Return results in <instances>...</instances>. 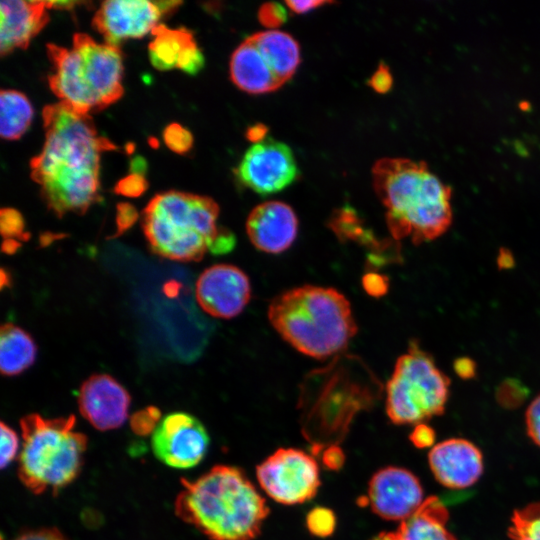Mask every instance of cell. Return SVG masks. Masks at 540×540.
<instances>
[{"instance_id": "cell-1", "label": "cell", "mask_w": 540, "mask_h": 540, "mask_svg": "<svg viewBox=\"0 0 540 540\" xmlns=\"http://www.w3.org/2000/svg\"><path fill=\"white\" fill-rule=\"evenodd\" d=\"M42 116L45 141L30 161L31 178L56 216L84 214L100 199L101 153L116 146L98 134L90 115L65 102L45 106Z\"/></svg>"}, {"instance_id": "cell-8", "label": "cell", "mask_w": 540, "mask_h": 540, "mask_svg": "<svg viewBox=\"0 0 540 540\" xmlns=\"http://www.w3.org/2000/svg\"><path fill=\"white\" fill-rule=\"evenodd\" d=\"M381 390V383L359 357L339 354L327 366L311 371L302 383L305 425L320 422L345 431L353 416L373 404Z\"/></svg>"}, {"instance_id": "cell-46", "label": "cell", "mask_w": 540, "mask_h": 540, "mask_svg": "<svg viewBox=\"0 0 540 540\" xmlns=\"http://www.w3.org/2000/svg\"><path fill=\"white\" fill-rule=\"evenodd\" d=\"M497 266L500 270L511 269L515 265V259L512 252L507 248H501L497 255Z\"/></svg>"}, {"instance_id": "cell-29", "label": "cell", "mask_w": 540, "mask_h": 540, "mask_svg": "<svg viewBox=\"0 0 540 540\" xmlns=\"http://www.w3.org/2000/svg\"><path fill=\"white\" fill-rule=\"evenodd\" d=\"M163 140L171 151L178 154L188 152L193 145L191 132L178 123H171L164 129Z\"/></svg>"}, {"instance_id": "cell-41", "label": "cell", "mask_w": 540, "mask_h": 540, "mask_svg": "<svg viewBox=\"0 0 540 540\" xmlns=\"http://www.w3.org/2000/svg\"><path fill=\"white\" fill-rule=\"evenodd\" d=\"M13 540H67L56 528H42L22 533Z\"/></svg>"}, {"instance_id": "cell-45", "label": "cell", "mask_w": 540, "mask_h": 540, "mask_svg": "<svg viewBox=\"0 0 540 540\" xmlns=\"http://www.w3.org/2000/svg\"><path fill=\"white\" fill-rule=\"evenodd\" d=\"M268 128L261 123L250 126L246 131V138L253 144L266 139Z\"/></svg>"}, {"instance_id": "cell-50", "label": "cell", "mask_w": 540, "mask_h": 540, "mask_svg": "<svg viewBox=\"0 0 540 540\" xmlns=\"http://www.w3.org/2000/svg\"><path fill=\"white\" fill-rule=\"evenodd\" d=\"M371 540H392L391 532H384L374 537Z\"/></svg>"}, {"instance_id": "cell-36", "label": "cell", "mask_w": 540, "mask_h": 540, "mask_svg": "<svg viewBox=\"0 0 540 540\" xmlns=\"http://www.w3.org/2000/svg\"><path fill=\"white\" fill-rule=\"evenodd\" d=\"M205 64L204 56L197 44L189 46L181 55L177 68L187 74L195 75L203 68Z\"/></svg>"}, {"instance_id": "cell-14", "label": "cell", "mask_w": 540, "mask_h": 540, "mask_svg": "<svg viewBox=\"0 0 540 540\" xmlns=\"http://www.w3.org/2000/svg\"><path fill=\"white\" fill-rule=\"evenodd\" d=\"M424 500L418 478L404 468L385 467L370 479L368 501L383 519L402 522L415 513Z\"/></svg>"}, {"instance_id": "cell-11", "label": "cell", "mask_w": 540, "mask_h": 540, "mask_svg": "<svg viewBox=\"0 0 540 540\" xmlns=\"http://www.w3.org/2000/svg\"><path fill=\"white\" fill-rule=\"evenodd\" d=\"M235 173L241 184L258 194L268 195L292 184L298 176V168L288 145L266 138L247 149Z\"/></svg>"}, {"instance_id": "cell-22", "label": "cell", "mask_w": 540, "mask_h": 540, "mask_svg": "<svg viewBox=\"0 0 540 540\" xmlns=\"http://www.w3.org/2000/svg\"><path fill=\"white\" fill-rule=\"evenodd\" d=\"M248 39L282 84L294 75L300 64V47L290 34L265 30L250 35Z\"/></svg>"}, {"instance_id": "cell-33", "label": "cell", "mask_w": 540, "mask_h": 540, "mask_svg": "<svg viewBox=\"0 0 540 540\" xmlns=\"http://www.w3.org/2000/svg\"><path fill=\"white\" fill-rule=\"evenodd\" d=\"M257 17L259 22L268 28V30H276L286 22L288 18L287 9L280 3L267 2L261 5L258 10Z\"/></svg>"}, {"instance_id": "cell-42", "label": "cell", "mask_w": 540, "mask_h": 540, "mask_svg": "<svg viewBox=\"0 0 540 540\" xmlns=\"http://www.w3.org/2000/svg\"><path fill=\"white\" fill-rule=\"evenodd\" d=\"M453 369L457 376L467 380L475 377L477 366L473 359L463 356L455 359Z\"/></svg>"}, {"instance_id": "cell-23", "label": "cell", "mask_w": 540, "mask_h": 540, "mask_svg": "<svg viewBox=\"0 0 540 540\" xmlns=\"http://www.w3.org/2000/svg\"><path fill=\"white\" fill-rule=\"evenodd\" d=\"M33 338L22 328L6 323L0 331V369L5 376H15L28 369L36 359Z\"/></svg>"}, {"instance_id": "cell-7", "label": "cell", "mask_w": 540, "mask_h": 540, "mask_svg": "<svg viewBox=\"0 0 540 540\" xmlns=\"http://www.w3.org/2000/svg\"><path fill=\"white\" fill-rule=\"evenodd\" d=\"M75 424L74 415L44 418L32 413L21 418L18 476L34 494L51 490L55 495L80 473L88 440Z\"/></svg>"}, {"instance_id": "cell-2", "label": "cell", "mask_w": 540, "mask_h": 540, "mask_svg": "<svg viewBox=\"0 0 540 540\" xmlns=\"http://www.w3.org/2000/svg\"><path fill=\"white\" fill-rule=\"evenodd\" d=\"M175 513L211 540H254L269 514L265 499L234 466L215 465L190 481L181 478Z\"/></svg>"}, {"instance_id": "cell-28", "label": "cell", "mask_w": 540, "mask_h": 540, "mask_svg": "<svg viewBox=\"0 0 540 540\" xmlns=\"http://www.w3.org/2000/svg\"><path fill=\"white\" fill-rule=\"evenodd\" d=\"M0 231L5 239L27 240L23 216L13 208H2L0 212Z\"/></svg>"}, {"instance_id": "cell-30", "label": "cell", "mask_w": 540, "mask_h": 540, "mask_svg": "<svg viewBox=\"0 0 540 540\" xmlns=\"http://www.w3.org/2000/svg\"><path fill=\"white\" fill-rule=\"evenodd\" d=\"M161 421V412L157 407L149 406L135 412L130 418V426L137 435L153 433Z\"/></svg>"}, {"instance_id": "cell-6", "label": "cell", "mask_w": 540, "mask_h": 540, "mask_svg": "<svg viewBox=\"0 0 540 540\" xmlns=\"http://www.w3.org/2000/svg\"><path fill=\"white\" fill-rule=\"evenodd\" d=\"M210 197L180 191L155 195L142 211V228L152 252L166 259L199 261L210 252L223 227Z\"/></svg>"}, {"instance_id": "cell-25", "label": "cell", "mask_w": 540, "mask_h": 540, "mask_svg": "<svg viewBox=\"0 0 540 540\" xmlns=\"http://www.w3.org/2000/svg\"><path fill=\"white\" fill-rule=\"evenodd\" d=\"M33 108L21 92L8 89L0 93V134L3 139H19L28 129Z\"/></svg>"}, {"instance_id": "cell-31", "label": "cell", "mask_w": 540, "mask_h": 540, "mask_svg": "<svg viewBox=\"0 0 540 540\" xmlns=\"http://www.w3.org/2000/svg\"><path fill=\"white\" fill-rule=\"evenodd\" d=\"M306 523L312 534L325 537L334 531L336 518L327 508H315L308 514Z\"/></svg>"}, {"instance_id": "cell-21", "label": "cell", "mask_w": 540, "mask_h": 540, "mask_svg": "<svg viewBox=\"0 0 540 540\" xmlns=\"http://www.w3.org/2000/svg\"><path fill=\"white\" fill-rule=\"evenodd\" d=\"M449 513L436 496L424 500L419 509L400 522L398 529L391 532L392 540H456L447 529Z\"/></svg>"}, {"instance_id": "cell-39", "label": "cell", "mask_w": 540, "mask_h": 540, "mask_svg": "<svg viewBox=\"0 0 540 540\" xmlns=\"http://www.w3.org/2000/svg\"><path fill=\"white\" fill-rule=\"evenodd\" d=\"M369 86L380 94L387 93L392 85V74L386 64L381 63L368 80Z\"/></svg>"}, {"instance_id": "cell-9", "label": "cell", "mask_w": 540, "mask_h": 540, "mask_svg": "<svg viewBox=\"0 0 540 540\" xmlns=\"http://www.w3.org/2000/svg\"><path fill=\"white\" fill-rule=\"evenodd\" d=\"M450 379L416 341L401 355L386 385V412L398 425L421 424L441 415L449 397Z\"/></svg>"}, {"instance_id": "cell-34", "label": "cell", "mask_w": 540, "mask_h": 540, "mask_svg": "<svg viewBox=\"0 0 540 540\" xmlns=\"http://www.w3.org/2000/svg\"><path fill=\"white\" fill-rule=\"evenodd\" d=\"M527 393V388L519 380L508 378L499 385L497 398L503 405L513 406L522 402Z\"/></svg>"}, {"instance_id": "cell-18", "label": "cell", "mask_w": 540, "mask_h": 540, "mask_svg": "<svg viewBox=\"0 0 540 540\" xmlns=\"http://www.w3.org/2000/svg\"><path fill=\"white\" fill-rule=\"evenodd\" d=\"M246 232L258 250L279 254L295 241L298 219L293 209L280 201H267L257 205L249 214Z\"/></svg>"}, {"instance_id": "cell-24", "label": "cell", "mask_w": 540, "mask_h": 540, "mask_svg": "<svg viewBox=\"0 0 540 540\" xmlns=\"http://www.w3.org/2000/svg\"><path fill=\"white\" fill-rule=\"evenodd\" d=\"M151 34L154 39L149 44V58L151 64L160 71L177 68L183 52L196 43L192 32L186 28L170 29L159 24Z\"/></svg>"}, {"instance_id": "cell-32", "label": "cell", "mask_w": 540, "mask_h": 540, "mask_svg": "<svg viewBox=\"0 0 540 540\" xmlns=\"http://www.w3.org/2000/svg\"><path fill=\"white\" fill-rule=\"evenodd\" d=\"M1 428V451L0 466L6 468L17 456L19 451V437L14 429L4 422L0 424Z\"/></svg>"}, {"instance_id": "cell-13", "label": "cell", "mask_w": 540, "mask_h": 540, "mask_svg": "<svg viewBox=\"0 0 540 540\" xmlns=\"http://www.w3.org/2000/svg\"><path fill=\"white\" fill-rule=\"evenodd\" d=\"M196 299L213 317L230 319L240 314L251 297L248 276L230 264H216L205 269L196 282Z\"/></svg>"}, {"instance_id": "cell-3", "label": "cell", "mask_w": 540, "mask_h": 540, "mask_svg": "<svg viewBox=\"0 0 540 540\" xmlns=\"http://www.w3.org/2000/svg\"><path fill=\"white\" fill-rule=\"evenodd\" d=\"M372 175L394 240L408 238L418 245L448 230L453 218L452 190L424 161L383 158L373 166Z\"/></svg>"}, {"instance_id": "cell-15", "label": "cell", "mask_w": 540, "mask_h": 540, "mask_svg": "<svg viewBox=\"0 0 540 540\" xmlns=\"http://www.w3.org/2000/svg\"><path fill=\"white\" fill-rule=\"evenodd\" d=\"M162 14L146 0L104 1L95 13L92 25L105 43L118 46L127 39L142 38L159 25Z\"/></svg>"}, {"instance_id": "cell-10", "label": "cell", "mask_w": 540, "mask_h": 540, "mask_svg": "<svg viewBox=\"0 0 540 540\" xmlns=\"http://www.w3.org/2000/svg\"><path fill=\"white\" fill-rule=\"evenodd\" d=\"M262 489L276 502L301 504L313 498L320 486L316 460L294 448H279L256 467Z\"/></svg>"}, {"instance_id": "cell-43", "label": "cell", "mask_w": 540, "mask_h": 540, "mask_svg": "<svg viewBox=\"0 0 540 540\" xmlns=\"http://www.w3.org/2000/svg\"><path fill=\"white\" fill-rule=\"evenodd\" d=\"M332 3L334 2L324 1V0H311V1L289 0L285 2L287 7L296 14H304L316 8H319L323 5H328Z\"/></svg>"}, {"instance_id": "cell-5", "label": "cell", "mask_w": 540, "mask_h": 540, "mask_svg": "<svg viewBox=\"0 0 540 540\" xmlns=\"http://www.w3.org/2000/svg\"><path fill=\"white\" fill-rule=\"evenodd\" d=\"M52 72V92L76 112L89 115L121 98L123 61L119 46L100 44L87 34L76 33L71 49L47 45Z\"/></svg>"}, {"instance_id": "cell-4", "label": "cell", "mask_w": 540, "mask_h": 540, "mask_svg": "<svg viewBox=\"0 0 540 540\" xmlns=\"http://www.w3.org/2000/svg\"><path fill=\"white\" fill-rule=\"evenodd\" d=\"M268 319L293 348L317 359L339 355L358 329L346 297L333 288L315 285L274 297Z\"/></svg>"}, {"instance_id": "cell-27", "label": "cell", "mask_w": 540, "mask_h": 540, "mask_svg": "<svg viewBox=\"0 0 540 540\" xmlns=\"http://www.w3.org/2000/svg\"><path fill=\"white\" fill-rule=\"evenodd\" d=\"M508 532L512 540H540V501L515 510Z\"/></svg>"}, {"instance_id": "cell-35", "label": "cell", "mask_w": 540, "mask_h": 540, "mask_svg": "<svg viewBox=\"0 0 540 540\" xmlns=\"http://www.w3.org/2000/svg\"><path fill=\"white\" fill-rule=\"evenodd\" d=\"M148 188V182L143 175L131 173L122 178L115 186L114 191L125 197H138Z\"/></svg>"}, {"instance_id": "cell-12", "label": "cell", "mask_w": 540, "mask_h": 540, "mask_svg": "<svg viewBox=\"0 0 540 540\" xmlns=\"http://www.w3.org/2000/svg\"><path fill=\"white\" fill-rule=\"evenodd\" d=\"M210 438L203 424L186 412H172L161 419L152 433L154 455L165 465L188 469L204 458Z\"/></svg>"}, {"instance_id": "cell-37", "label": "cell", "mask_w": 540, "mask_h": 540, "mask_svg": "<svg viewBox=\"0 0 540 540\" xmlns=\"http://www.w3.org/2000/svg\"><path fill=\"white\" fill-rule=\"evenodd\" d=\"M138 218L136 208L130 203L117 204L116 231L112 238H116L131 228Z\"/></svg>"}, {"instance_id": "cell-38", "label": "cell", "mask_w": 540, "mask_h": 540, "mask_svg": "<svg viewBox=\"0 0 540 540\" xmlns=\"http://www.w3.org/2000/svg\"><path fill=\"white\" fill-rule=\"evenodd\" d=\"M525 423L529 437L540 447V395L528 406L525 413Z\"/></svg>"}, {"instance_id": "cell-16", "label": "cell", "mask_w": 540, "mask_h": 540, "mask_svg": "<svg viewBox=\"0 0 540 540\" xmlns=\"http://www.w3.org/2000/svg\"><path fill=\"white\" fill-rule=\"evenodd\" d=\"M130 402L128 391L107 374L91 375L78 392L81 415L100 431L122 426L128 417Z\"/></svg>"}, {"instance_id": "cell-19", "label": "cell", "mask_w": 540, "mask_h": 540, "mask_svg": "<svg viewBox=\"0 0 540 540\" xmlns=\"http://www.w3.org/2000/svg\"><path fill=\"white\" fill-rule=\"evenodd\" d=\"M46 1L8 0L0 3L1 56L14 49H26L49 21Z\"/></svg>"}, {"instance_id": "cell-20", "label": "cell", "mask_w": 540, "mask_h": 540, "mask_svg": "<svg viewBox=\"0 0 540 540\" xmlns=\"http://www.w3.org/2000/svg\"><path fill=\"white\" fill-rule=\"evenodd\" d=\"M230 76L239 89L250 94L269 93L283 85L248 38L231 56Z\"/></svg>"}, {"instance_id": "cell-49", "label": "cell", "mask_w": 540, "mask_h": 540, "mask_svg": "<svg viewBox=\"0 0 540 540\" xmlns=\"http://www.w3.org/2000/svg\"><path fill=\"white\" fill-rule=\"evenodd\" d=\"M20 247V243L15 239H5L2 245V250L7 254L15 253Z\"/></svg>"}, {"instance_id": "cell-44", "label": "cell", "mask_w": 540, "mask_h": 540, "mask_svg": "<svg viewBox=\"0 0 540 540\" xmlns=\"http://www.w3.org/2000/svg\"><path fill=\"white\" fill-rule=\"evenodd\" d=\"M411 440L418 447L429 446L434 440V432L430 427L418 424L411 435Z\"/></svg>"}, {"instance_id": "cell-40", "label": "cell", "mask_w": 540, "mask_h": 540, "mask_svg": "<svg viewBox=\"0 0 540 540\" xmlns=\"http://www.w3.org/2000/svg\"><path fill=\"white\" fill-rule=\"evenodd\" d=\"M365 290L372 296H382L387 292L388 279L378 273H368L363 278Z\"/></svg>"}, {"instance_id": "cell-26", "label": "cell", "mask_w": 540, "mask_h": 540, "mask_svg": "<svg viewBox=\"0 0 540 540\" xmlns=\"http://www.w3.org/2000/svg\"><path fill=\"white\" fill-rule=\"evenodd\" d=\"M329 226L340 239L368 245L375 242L372 233L364 228L360 217L352 208L344 207L336 210Z\"/></svg>"}, {"instance_id": "cell-47", "label": "cell", "mask_w": 540, "mask_h": 540, "mask_svg": "<svg viewBox=\"0 0 540 540\" xmlns=\"http://www.w3.org/2000/svg\"><path fill=\"white\" fill-rule=\"evenodd\" d=\"M147 168L146 161L144 158L137 156L134 159H132L130 163V170L131 173L139 174L144 176V172Z\"/></svg>"}, {"instance_id": "cell-48", "label": "cell", "mask_w": 540, "mask_h": 540, "mask_svg": "<svg viewBox=\"0 0 540 540\" xmlns=\"http://www.w3.org/2000/svg\"><path fill=\"white\" fill-rule=\"evenodd\" d=\"M159 8L162 16L169 14L171 11L175 10L178 5L182 4L180 1H158L155 2Z\"/></svg>"}, {"instance_id": "cell-17", "label": "cell", "mask_w": 540, "mask_h": 540, "mask_svg": "<svg viewBox=\"0 0 540 540\" xmlns=\"http://www.w3.org/2000/svg\"><path fill=\"white\" fill-rule=\"evenodd\" d=\"M428 461L437 481L451 489L472 486L483 472L481 451L466 439L452 438L436 444Z\"/></svg>"}]
</instances>
